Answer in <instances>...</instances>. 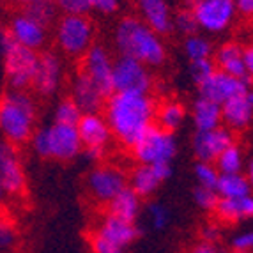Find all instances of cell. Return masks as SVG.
Returning a JSON list of instances; mask_svg holds the SVG:
<instances>
[{
    "mask_svg": "<svg viewBox=\"0 0 253 253\" xmlns=\"http://www.w3.org/2000/svg\"><path fill=\"white\" fill-rule=\"evenodd\" d=\"M106 207H108L110 214L135 223V219L138 218L140 211H142V199L127 186L126 190L123 193H119Z\"/></svg>",
    "mask_w": 253,
    "mask_h": 253,
    "instance_id": "4316f807",
    "label": "cell"
},
{
    "mask_svg": "<svg viewBox=\"0 0 253 253\" xmlns=\"http://www.w3.org/2000/svg\"><path fill=\"white\" fill-rule=\"evenodd\" d=\"M191 2H197V0H191Z\"/></svg>",
    "mask_w": 253,
    "mask_h": 253,
    "instance_id": "816d5d0a",
    "label": "cell"
},
{
    "mask_svg": "<svg viewBox=\"0 0 253 253\" xmlns=\"http://www.w3.org/2000/svg\"><path fill=\"white\" fill-rule=\"evenodd\" d=\"M5 29L9 30V34L13 36V39L20 46L38 51L46 42V27L23 11L13 14Z\"/></svg>",
    "mask_w": 253,
    "mask_h": 253,
    "instance_id": "9a60e30c",
    "label": "cell"
},
{
    "mask_svg": "<svg viewBox=\"0 0 253 253\" xmlns=\"http://www.w3.org/2000/svg\"><path fill=\"white\" fill-rule=\"evenodd\" d=\"M232 144H236L232 129H228L227 126H219L211 131H195L191 149L197 161L216 163V160Z\"/></svg>",
    "mask_w": 253,
    "mask_h": 253,
    "instance_id": "4fadbf2b",
    "label": "cell"
},
{
    "mask_svg": "<svg viewBox=\"0 0 253 253\" xmlns=\"http://www.w3.org/2000/svg\"><path fill=\"white\" fill-rule=\"evenodd\" d=\"M173 30H177L179 34H182L184 38L195 36L197 30H200L199 21H197L191 9H181L173 14Z\"/></svg>",
    "mask_w": 253,
    "mask_h": 253,
    "instance_id": "836d02e7",
    "label": "cell"
},
{
    "mask_svg": "<svg viewBox=\"0 0 253 253\" xmlns=\"http://www.w3.org/2000/svg\"><path fill=\"white\" fill-rule=\"evenodd\" d=\"M84 117L82 108L75 103L73 97H66L57 105L55 108V121L53 123L59 124H68V126H78Z\"/></svg>",
    "mask_w": 253,
    "mask_h": 253,
    "instance_id": "4dcf8cb0",
    "label": "cell"
},
{
    "mask_svg": "<svg viewBox=\"0 0 253 253\" xmlns=\"http://www.w3.org/2000/svg\"><path fill=\"white\" fill-rule=\"evenodd\" d=\"M212 60H214L216 68L219 71L228 73V75L241 78V80H250L245 64V48L241 46V44H237V42L228 41L223 42V44H219L216 48L214 55H212Z\"/></svg>",
    "mask_w": 253,
    "mask_h": 253,
    "instance_id": "7402d4cb",
    "label": "cell"
},
{
    "mask_svg": "<svg viewBox=\"0 0 253 253\" xmlns=\"http://www.w3.org/2000/svg\"><path fill=\"white\" fill-rule=\"evenodd\" d=\"M230 245H232V250L236 252H253V230H246V232H241L237 236L232 237L230 241Z\"/></svg>",
    "mask_w": 253,
    "mask_h": 253,
    "instance_id": "ab89813d",
    "label": "cell"
},
{
    "mask_svg": "<svg viewBox=\"0 0 253 253\" xmlns=\"http://www.w3.org/2000/svg\"><path fill=\"white\" fill-rule=\"evenodd\" d=\"M129 186V175L115 165H97L87 175V190L96 202L108 206Z\"/></svg>",
    "mask_w": 253,
    "mask_h": 253,
    "instance_id": "ba28073f",
    "label": "cell"
},
{
    "mask_svg": "<svg viewBox=\"0 0 253 253\" xmlns=\"http://www.w3.org/2000/svg\"><path fill=\"white\" fill-rule=\"evenodd\" d=\"M221 110H223V123L227 124L228 129H245L253 121V89L248 87L241 94L230 97L227 103L221 105Z\"/></svg>",
    "mask_w": 253,
    "mask_h": 253,
    "instance_id": "ffe728a7",
    "label": "cell"
},
{
    "mask_svg": "<svg viewBox=\"0 0 253 253\" xmlns=\"http://www.w3.org/2000/svg\"><path fill=\"white\" fill-rule=\"evenodd\" d=\"M64 78V66L60 57L55 51H41L39 66L36 73L32 89L42 97L53 96L59 90Z\"/></svg>",
    "mask_w": 253,
    "mask_h": 253,
    "instance_id": "2e32d148",
    "label": "cell"
},
{
    "mask_svg": "<svg viewBox=\"0 0 253 253\" xmlns=\"http://www.w3.org/2000/svg\"><path fill=\"white\" fill-rule=\"evenodd\" d=\"M246 177H248L250 186H252V191H253V160L246 165Z\"/></svg>",
    "mask_w": 253,
    "mask_h": 253,
    "instance_id": "c3c4849f",
    "label": "cell"
},
{
    "mask_svg": "<svg viewBox=\"0 0 253 253\" xmlns=\"http://www.w3.org/2000/svg\"><path fill=\"white\" fill-rule=\"evenodd\" d=\"M190 253H221L219 248L216 246V243H211V241H200L197 245L191 248Z\"/></svg>",
    "mask_w": 253,
    "mask_h": 253,
    "instance_id": "7bdbcfd3",
    "label": "cell"
},
{
    "mask_svg": "<svg viewBox=\"0 0 253 253\" xmlns=\"http://www.w3.org/2000/svg\"><path fill=\"white\" fill-rule=\"evenodd\" d=\"M245 64H246V73L248 78L253 82V44L245 48Z\"/></svg>",
    "mask_w": 253,
    "mask_h": 253,
    "instance_id": "bcb514c9",
    "label": "cell"
},
{
    "mask_svg": "<svg viewBox=\"0 0 253 253\" xmlns=\"http://www.w3.org/2000/svg\"><path fill=\"white\" fill-rule=\"evenodd\" d=\"M184 53L188 57L190 62L193 60H204V59H212V55H214V50H212V42L209 41L207 38L204 36H190V38L184 39Z\"/></svg>",
    "mask_w": 253,
    "mask_h": 253,
    "instance_id": "f546056e",
    "label": "cell"
},
{
    "mask_svg": "<svg viewBox=\"0 0 253 253\" xmlns=\"http://www.w3.org/2000/svg\"><path fill=\"white\" fill-rule=\"evenodd\" d=\"M195 181L199 182L202 188H209V190H216L219 181V170L216 169L214 163H206V161H197L193 169Z\"/></svg>",
    "mask_w": 253,
    "mask_h": 253,
    "instance_id": "1f68e13d",
    "label": "cell"
},
{
    "mask_svg": "<svg viewBox=\"0 0 253 253\" xmlns=\"http://www.w3.org/2000/svg\"><path fill=\"white\" fill-rule=\"evenodd\" d=\"M105 152L106 151H103V149H84V154L85 156V160H89V161H99V160H103L105 158Z\"/></svg>",
    "mask_w": 253,
    "mask_h": 253,
    "instance_id": "7dc6e473",
    "label": "cell"
},
{
    "mask_svg": "<svg viewBox=\"0 0 253 253\" xmlns=\"http://www.w3.org/2000/svg\"><path fill=\"white\" fill-rule=\"evenodd\" d=\"M140 18L160 36H167L173 30V14L167 0H138Z\"/></svg>",
    "mask_w": 253,
    "mask_h": 253,
    "instance_id": "44dd1931",
    "label": "cell"
},
{
    "mask_svg": "<svg viewBox=\"0 0 253 253\" xmlns=\"http://www.w3.org/2000/svg\"><path fill=\"white\" fill-rule=\"evenodd\" d=\"M27 188V177L18 158L16 145L2 140L0 144V190L5 197L21 195Z\"/></svg>",
    "mask_w": 253,
    "mask_h": 253,
    "instance_id": "7c38bea8",
    "label": "cell"
},
{
    "mask_svg": "<svg viewBox=\"0 0 253 253\" xmlns=\"http://www.w3.org/2000/svg\"><path fill=\"white\" fill-rule=\"evenodd\" d=\"M0 131L13 145L30 142L36 133V101L27 90H7L2 96Z\"/></svg>",
    "mask_w": 253,
    "mask_h": 253,
    "instance_id": "3957f363",
    "label": "cell"
},
{
    "mask_svg": "<svg viewBox=\"0 0 253 253\" xmlns=\"http://www.w3.org/2000/svg\"><path fill=\"white\" fill-rule=\"evenodd\" d=\"M191 121L195 131H211L221 126L223 123V110L221 105L199 96L191 105Z\"/></svg>",
    "mask_w": 253,
    "mask_h": 253,
    "instance_id": "cb8c5ba5",
    "label": "cell"
},
{
    "mask_svg": "<svg viewBox=\"0 0 253 253\" xmlns=\"http://www.w3.org/2000/svg\"><path fill=\"white\" fill-rule=\"evenodd\" d=\"M147 221L154 230H163L170 223V211L163 204L152 202L147 206Z\"/></svg>",
    "mask_w": 253,
    "mask_h": 253,
    "instance_id": "d590c367",
    "label": "cell"
},
{
    "mask_svg": "<svg viewBox=\"0 0 253 253\" xmlns=\"http://www.w3.org/2000/svg\"><path fill=\"white\" fill-rule=\"evenodd\" d=\"M84 114H99L105 108L106 97L96 84L84 71L71 78V96Z\"/></svg>",
    "mask_w": 253,
    "mask_h": 253,
    "instance_id": "ac0fdd59",
    "label": "cell"
},
{
    "mask_svg": "<svg viewBox=\"0 0 253 253\" xmlns=\"http://www.w3.org/2000/svg\"><path fill=\"white\" fill-rule=\"evenodd\" d=\"M216 169L219 173H243L245 170V152L241 145L232 144L216 160Z\"/></svg>",
    "mask_w": 253,
    "mask_h": 253,
    "instance_id": "f1b7e54d",
    "label": "cell"
},
{
    "mask_svg": "<svg viewBox=\"0 0 253 253\" xmlns=\"http://www.w3.org/2000/svg\"><path fill=\"white\" fill-rule=\"evenodd\" d=\"M193 200L202 211H216V207H218V204H219V195L216 190H209V188L197 186L193 191Z\"/></svg>",
    "mask_w": 253,
    "mask_h": 253,
    "instance_id": "8d00e7d4",
    "label": "cell"
},
{
    "mask_svg": "<svg viewBox=\"0 0 253 253\" xmlns=\"http://www.w3.org/2000/svg\"><path fill=\"white\" fill-rule=\"evenodd\" d=\"M248 87H252L250 80H241V78H236V76L228 75V73L216 69L214 75L199 87V94L202 97H206V99H211V101L218 103V105H223L230 97L241 94Z\"/></svg>",
    "mask_w": 253,
    "mask_h": 253,
    "instance_id": "5bb4252c",
    "label": "cell"
},
{
    "mask_svg": "<svg viewBox=\"0 0 253 253\" xmlns=\"http://www.w3.org/2000/svg\"><path fill=\"white\" fill-rule=\"evenodd\" d=\"M195 18L199 21L200 30L209 34H221L236 20V0H197L193 2Z\"/></svg>",
    "mask_w": 253,
    "mask_h": 253,
    "instance_id": "9c48e42d",
    "label": "cell"
},
{
    "mask_svg": "<svg viewBox=\"0 0 253 253\" xmlns=\"http://www.w3.org/2000/svg\"><path fill=\"white\" fill-rule=\"evenodd\" d=\"M78 133L84 142V149H103V151H106V145L114 136L108 121L103 114H84L78 124Z\"/></svg>",
    "mask_w": 253,
    "mask_h": 253,
    "instance_id": "d6986e66",
    "label": "cell"
},
{
    "mask_svg": "<svg viewBox=\"0 0 253 253\" xmlns=\"http://www.w3.org/2000/svg\"><path fill=\"white\" fill-rule=\"evenodd\" d=\"M114 68L115 60L112 59L110 51L101 44H94L80 62V71H84L90 80L99 87L105 97L108 99L115 92L114 87Z\"/></svg>",
    "mask_w": 253,
    "mask_h": 253,
    "instance_id": "8fae6325",
    "label": "cell"
},
{
    "mask_svg": "<svg viewBox=\"0 0 253 253\" xmlns=\"http://www.w3.org/2000/svg\"><path fill=\"white\" fill-rule=\"evenodd\" d=\"M156 110L158 105L149 94L114 92L106 99L103 115L108 121L114 138L131 149L156 123Z\"/></svg>",
    "mask_w": 253,
    "mask_h": 253,
    "instance_id": "6da1fadb",
    "label": "cell"
},
{
    "mask_svg": "<svg viewBox=\"0 0 253 253\" xmlns=\"http://www.w3.org/2000/svg\"><path fill=\"white\" fill-rule=\"evenodd\" d=\"M30 147L39 158L71 161L84 152V142L78 133V126L53 123L36 129L30 138Z\"/></svg>",
    "mask_w": 253,
    "mask_h": 253,
    "instance_id": "5b68a950",
    "label": "cell"
},
{
    "mask_svg": "<svg viewBox=\"0 0 253 253\" xmlns=\"http://www.w3.org/2000/svg\"><path fill=\"white\" fill-rule=\"evenodd\" d=\"M114 41L119 55L136 59L149 68L161 66L167 59V48L161 36L138 16H124L119 20Z\"/></svg>",
    "mask_w": 253,
    "mask_h": 253,
    "instance_id": "7a4b0ae2",
    "label": "cell"
},
{
    "mask_svg": "<svg viewBox=\"0 0 253 253\" xmlns=\"http://www.w3.org/2000/svg\"><path fill=\"white\" fill-rule=\"evenodd\" d=\"M16 2L21 5V7H29V5L38 4V2H42V0H16Z\"/></svg>",
    "mask_w": 253,
    "mask_h": 253,
    "instance_id": "681fc988",
    "label": "cell"
},
{
    "mask_svg": "<svg viewBox=\"0 0 253 253\" xmlns=\"http://www.w3.org/2000/svg\"><path fill=\"white\" fill-rule=\"evenodd\" d=\"M21 11L27 13L29 16H32L34 20H38L39 23H42L44 27H48L55 18L57 5H55V0H42V2L32 4V5H29V7H21Z\"/></svg>",
    "mask_w": 253,
    "mask_h": 253,
    "instance_id": "d6a6232c",
    "label": "cell"
},
{
    "mask_svg": "<svg viewBox=\"0 0 253 253\" xmlns=\"http://www.w3.org/2000/svg\"><path fill=\"white\" fill-rule=\"evenodd\" d=\"M96 232L99 236L121 245L123 248H127L138 237L140 230L133 221H126V219L117 218V216L106 212L101 218V221H99V225H97Z\"/></svg>",
    "mask_w": 253,
    "mask_h": 253,
    "instance_id": "603a6c76",
    "label": "cell"
},
{
    "mask_svg": "<svg viewBox=\"0 0 253 253\" xmlns=\"http://www.w3.org/2000/svg\"><path fill=\"white\" fill-rule=\"evenodd\" d=\"M216 64L212 59H204V60H193L188 66V73H190V78L197 87L204 84L206 80H209L216 71Z\"/></svg>",
    "mask_w": 253,
    "mask_h": 253,
    "instance_id": "e575fe53",
    "label": "cell"
},
{
    "mask_svg": "<svg viewBox=\"0 0 253 253\" xmlns=\"http://www.w3.org/2000/svg\"><path fill=\"white\" fill-rule=\"evenodd\" d=\"M55 42L69 59H84L94 46V25L85 14H62L55 25Z\"/></svg>",
    "mask_w": 253,
    "mask_h": 253,
    "instance_id": "8992f818",
    "label": "cell"
},
{
    "mask_svg": "<svg viewBox=\"0 0 253 253\" xmlns=\"http://www.w3.org/2000/svg\"><path fill=\"white\" fill-rule=\"evenodd\" d=\"M90 11L103 14V16H110V14L117 13L119 9V0H89Z\"/></svg>",
    "mask_w": 253,
    "mask_h": 253,
    "instance_id": "60d3db41",
    "label": "cell"
},
{
    "mask_svg": "<svg viewBox=\"0 0 253 253\" xmlns=\"http://www.w3.org/2000/svg\"><path fill=\"white\" fill-rule=\"evenodd\" d=\"M14 241H16V234L11 228V225L4 223L0 228V246H2V252H9V250L14 246Z\"/></svg>",
    "mask_w": 253,
    "mask_h": 253,
    "instance_id": "b9f144b4",
    "label": "cell"
},
{
    "mask_svg": "<svg viewBox=\"0 0 253 253\" xmlns=\"http://www.w3.org/2000/svg\"><path fill=\"white\" fill-rule=\"evenodd\" d=\"M90 252L92 253H124L126 248H123L121 245L114 243V241L106 239V237L99 236L97 232H94L90 236Z\"/></svg>",
    "mask_w": 253,
    "mask_h": 253,
    "instance_id": "74e56055",
    "label": "cell"
},
{
    "mask_svg": "<svg viewBox=\"0 0 253 253\" xmlns=\"http://www.w3.org/2000/svg\"><path fill=\"white\" fill-rule=\"evenodd\" d=\"M131 154L138 165H172L177 154V140L173 133L154 123L135 142Z\"/></svg>",
    "mask_w": 253,
    "mask_h": 253,
    "instance_id": "52a82bcc",
    "label": "cell"
},
{
    "mask_svg": "<svg viewBox=\"0 0 253 253\" xmlns=\"http://www.w3.org/2000/svg\"><path fill=\"white\" fill-rule=\"evenodd\" d=\"M55 5L62 14H85L90 11L89 0H55Z\"/></svg>",
    "mask_w": 253,
    "mask_h": 253,
    "instance_id": "f35d334b",
    "label": "cell"
},
{
    "mask_svg": "<svg viewBox=\"0 0 253 253\" xmlns=\"http://www.w3.org/2000/svg\"><path fill=\"white\" fill-rule=\"evenodd\" d=\"M214 212L219 221L225 223H239L253 219V193L241 199H219Z\"/></svg>",
    "mask_w": 253,
    "mask_h": 253,
    "instance_id": "d4e9b609",
    "label": "cell"
},
{
    "mask_svg": "<svg viewBox=\"0 0 253 253\" xmlns=\"http://www.w3.org/2000/svg\"><path fill=\"white\" fill-rule=\"evenodd\" d=\"M219 239V228L216 225H206L202 230V241H211L216 243Z\"/></svg>",
    "mask_w": 253,
    "mask_h": 253,
    "instance_id": "f6af8a7d",
    "label": "cell"
},
{
    "mask_svg": "<svg viewBox=\"0 0 253 253\" xmlns=\"http://www.w3.org/2000/svg\"><path fill=\"white\" fill-rule=\"evenodd\" d=\"M114 87L115 92L149 94L152 89V76L149 66L140 60L119 55L114 68Z\"/></svg>",
    "mask_w": 253,
    "mask_h": 253,
    "instance_id": "30bf717a",
    "label": "cell"
},
{
    "mask_svg": "<svg viewBox=\"0 0 253 253\" xmlns=\"http://www.w3.org/2000/svg\"><path fill=\"white\" fill-rule=\"evenodd\" d=\"M172 175V165H136L129 173V188L140 199L156 193L161 182Z\"/></svg>",
    "mask_w": 253,
    "mask_h": 253,
    "instance_id": "e0dca14e",
    "label": "cell"
},
{
    "mask_svg": "<svg viewBox=\"0 0 253 253\" xmlns=\"http://www.w3.org/2000/svg\"><path fill=\"white\" fill-rule=\"evenodd\" d=\"M237 13L245 18H253V0H236Z\"/></svg>",
    "mask_w": 253,
    "mask_h": 253,
    "instance_id": "ee69618b",
    "label": "cell"
},
{
    "mask_svg": "<svg viewBox=\"0 0 253 253\" xmlns=\"http://www.w3.org/2000/svg\"><path fill=\"white\" fill-rule=\"evenodd\" d=\"M186 117H188V110L177 99H167L161 105H158L156 124L163 129L170 131V133H175L177 129H181Z\"/></svg>",
    "mask_w": 253,
    "mask_h": 253,
    "instance_id": "484cf974",
    "label": "cell"
},
{
    "mask_svg": "<svg viewBox=\"0 0 253 253\" xmlns=\"http://www.w3.org/2000/svg\"><path fill=\"white\" fill-rule=\"evenodd\" d=\"M216 191L219 199H241V197L253 193L245 173H221Z\"/></svg>",
    "mask_w": 253,
    "mask_h": 253,
    "instance_id": "83f0119b",
    "label": "cell"
},
{
    "mask_svg": "<svg viewBox=\"0 0 253 253\" xmlns=\"http://www.w3.org/2000/svg\"><path fill=\"white\" fill-rule=\"evenodd\" d=\"M230 253H248V252H236V250H232Z\"/></svg>",
    "mask_w": 253,
    "mask_h": 253,
    "instance_id": "f907efd6",
    "label": "cell"
},
{
    "mask_svg": "<svg viewBox=\"0 0 253 253\" xmlns=\"http://www.w3.org/2000/svg\"><path fill=\"white\" fill-rule=\"evenodd\" d=\"M0 51L4 62V78L9 90H27L32 87L39 66V53L30 48L20 46L9 34V30L2 29L0 34Z\"/></svg>",
    "mask_w": 253,
    "mask_h": 253,
    "instance_id": "277c9868",
    "label": "cell"
}]
</instances>
